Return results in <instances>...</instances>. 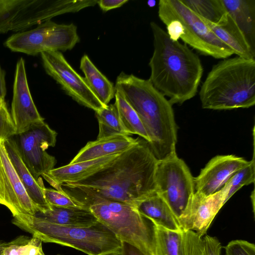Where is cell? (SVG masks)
I'll list each match as a JSON object with an SVG mask.
<instances>
[{
  "label": "cell",
  "mask_w": 255,
  "mask_h": 255,
  "mask_svg": "<svg viewBox=\"0 0 255 255\" xmlns=\"http://www.w3.org/2000/svg\"><path fill=\"white\" fill-rule=\"evenodd\" d=\"M16 135V130L5 102L0 103V142Z\"/></svg>",
  "instance_id": "31"
},
{
  "label": "cell",
  "mask_w": 255,
  "mask_h": 255,
  "mask_svg": "<svg viewBox=\"0 0 255 255\" xmlns=\"http://www.w3.org/2000/svg\"><path fill=\"white\" fill-rule=\"evenodd\" d=\"M0 204L5 206V195L3 188L0 182Z\"/></svg>",
  "instance_id": "38"
},
{
  "label": "cell",
  "mask_w": 255,
  "mask_h": 255,
  "mask_svg": "<svg viewBox=\"0 0 255 255\" xmlns=\"http://www.w3.org/2000/svg\"><path fill=\"white\" fill-rule=\"evenodd\" d=\"M226 11L255 50V0H221Z\"/></svg>",
  "instance_id": "24"
},
{
  "label": "cell",
  "mask_w": 255,
  "mask_h": 255,
  "mask_svg": "<svg viewBox=\"0 0 255 255\" xmlns=\"http://www.w3.org/2000/svg\"><path fill=\"white\" fill-rule=\"evenodd\" d=\"M136 208L156 226L173 231L182 230L176 217L156 192L140 201Z\"/></svg>",
  "instance_id": "23"
},
{
  "label": "cell",
  "mask_w": 255,
  "mask_h": 255,
  "mask_svg": "<svg viewBox=\"0 0 255 255\" xmlns=\"http://www.w3.org/2000/svg\"><path fill=\"white\" fill-rule=\"evenodd\" d=\"M80 68L90 89L104 105L107 106L115 96L113 83L99 70L87 55L82 57Z\"/></svg>",
  "instance_id": "25"
},
{
  "label": "cell",
  "mask_w": 255,
  "mask_h": 255,
  "mask_svg": "<svg viewBox=\"0 0 255 255\" xmlns=\"http://www.w3.org/2000/svg\"><path fill=\"white\" fill-rule=\"evenodd\" d=\"M10 112L16 135L25 131L35 123L44 121L30 94L25 61L22 58L16 63Z\"/></svg>",
  "instance_id": "16"
},
{
  "label": "cell",
  "mask_w": 255,
  "mask_h": 255,
  "mask_svg": "<svg viewBox=\"0 0 255 255\" xmlns=\"http://www.w3.org/2000/svg\"><path fill=\"white\" fill-rule=\"evenodd\" d=\"M158 14L172 39H181L200 54L216 59H223L234 54L233 50L181 0H159Z\"/></svg>",
  "instance_id": "6"
},
{
  "label": "cell",
  "mask_w": 255,
  "mask_h": 255,
  "mask_svg": "<svg viewBox=\"0 0 255 255\" xmlns=\"http://www.w3.org/2000/svg\"><path fill=\"white\" fill-rule=\"evenodd\" d=\"M139 140L138 138L135 139L129 135H117L89 141L69 164L121 153L137 143Z\"/></svg>",
  "instance_id": "19"
},
{
  "label": "cell",
  "mask_w": 255,
  "mask_h": 255,
  "mask_svg": "<svg viewBox=\"0 0 255 255\" xmlns=\"http://www.w3.org/2000/svg\"><path fill=\"white\" fill-rule=\"evenodd\" d=\"M4 145L10 160L31 200L40 210L49 209L50 206L43 194L45 187L42 180L41 178L38 182L34 178L21 158L15 139L11 137L5 140Z\"/></svg>",
  "instance_id": "21"
},
{
  "label": "cell",
  "mask_w": 255,
  "mask_h": 255,
  "mask_svg": "<svg viewBox=\"0 0 255 255\" xmlns=\"http://www.w3.org/2000/svg\"><path fill=\"white\" fill-rule=\"evenodd\" d=\"M43 194L46 201L50 206L82 207L62 191L44 187Z\"/></svg>",
  "instance_id": "32"
},
{
  "label": "cell",
  "mask_w": 255,
  "mask_h": 255,
  "mask_svg": "<svg viewBox=\"0 0 255 255\" xmlns=\"http://www.w3.org/2000/svg\"><path fill=\"white\" fill-rule=\"evenodd\" d=\"M5 76V72L0 65V103L5 102L6 93Z\"/></svg>",
  "instance_id": "37"
},
{
  "label": "cell",
  "mask_w": 255,
  "mask_h": 255,
  "mask_svg": "<svg viewBox=\"0 0 255 255\" xmlns=\"http://www.w3.org/2000/svg\"></svg>",
  "instance_id": "43"
},
{
  "label": "cell",
  "mask_w": 255,
  "mask_h": 255,
  "mask_svg": "<svg viewBox=\"0 0 255 255\" xmlns=\"http://www.w3.org/2000/svg\"><path fill=\"white\" fill-rule=\"evenodd\" d=\"M95 113L99 128L97 139L117 135H129L123 127L115 104L108 105Z\"/></svg>",
  "instance_id": "27"
},
{
  "label": "cell",
  "mask_w": 255,
  "mask_h": 255,
  "mask_svg": "<svg viewBox=\"0 0 255 255\" xmlns=\"http://www.w3.org/2000/svg\"><path fill=\"white\" fill-rule=\"evenodd\" d=\"M158 160L144 139L87 177L58 188L80 206L97 200L117 201L136 207L156 192Z\"/></svg>",
  "instance_id": "1"
},
{
  "label": "cell",
  "mask_w": 255,
  "mask_h": 255,
  "mask_svg": "<svg viewBox=\"0 0 255 255\" xmlns=\"http://www.w3.org/2000/svg\"><path fill=\"white\" fill-rule=\"evenodd\" d=\"M202 107L214 110L249 108L255 104V59L236 56L215 64L199 91Z\"/></svg>",
  "instance_id": "4"
},
{
  "label": "cell",
  "mask_w": 255,
  "mask_h": 255,
  "mask_svg": "<svg viewBox=\"0 0 255 255\" xmlns=\"http://www.w3.org/2000/svg\"><path fill=\"white\" fill-rule=\"evenodd\" d=\"M249 162L232 154L213 157L194 178L195 192L206 196L217 192L237 171Z\"/></svg>",
  "instance_id": "15"
},
{
  "label": "cell",
  "mask_w": 255,
  "mask_h": 255,
  "mask_svg": "<svg viewBox=\"0 0 255 255\" xmlns=\"http://www.w3.org/2000/svg\"><path fill=\"white\" fill-rule=\"evenodd\" d=\"M44 68L62 89L79 104L97 112L104 105L81 76L58 51L40 53Z\"/></svg>",
  "instance_id": "12"
},
{
  "label": "cell",
  "mask_w": 255,
  "mask_h": 255,
  "mask_svg": "<svg viewBox=\"0 0 255 255\" xmlns=\"http://www.w3.org/2000/svg\"><path fill=\"white\" fill-rule=\"evenodd\" d=\"M0 255H45L42 241L32 236H20L8 243L1 244Z\"/></svg>",
  "instance_id": "29"
},
{
  "label": "cell",
  "mask_w": 255,
  "mask_h": 255,
  "mask_svg": "<svg viewBox=\"0 0 255 255\" xmlns=\"http://www.w3.org/2000/svg\"><path fill=\"white\" fill-rule=\"evenodd\" d=\"M201 18L223 42L233 50L234 54L246 59H255V50L228 12L216 24Z\"/></svg>",
  "instance_id": "20"
},
{
  "label": "cell",
  "mask_w": 255,
  "mask_h": 255,
  "mask_svg": "<svg viewBox=\"0 0 255 255\" xmlns=\"http://www.w3.org/2000/svg\"><path fill=\"white\" fill-rule=\"evenodd\" d=\"M119 254H109L107 255H119Z\"/></svg>",
  "instance_id": "41"
},
{
  "label": "cell",
  "mask_w": 255,
  "mask_h": 255,
  "mask_svg": "<svg viewBox=\"0 0 255 255\" xmlns=\"http://www.w3.org/2000/svg\"><path fill=\"white\" fill-rule=\"evenodd\" d=\"M194 178L176 152L158 161L155 176L156 192L178 219L195 193Z\"/></svg>",
  "instance_id": "10"
},
{
  "label": "cell",
  "mask_w": 255,
  "mask_h": 255,
  "mask_svg": "<svg viewBox=\"0 0 255 255\" xmlns=\"http://www.w3.org/2000/svg\"><path fill=\"white\" fill-rule=\"evenodd\" d=\"M128 1V0H100L97 3L104 11L120 7Z\"/></svg>",
  "instance_id": "35"
},
{
  "label": "cell",
  "mask_w": 255,
  "mask_h": 255,
  "mask_svg": "<svg viewBox=\"0 0 255 255\" xmlns=\"http://www.w3.org/2000/svg\"><path fill=\"white\" fill-rule=\"evenodd\" d=\"M0 182L5 195V206L13 217L33 216L40 210L32 202L7 154L4 141L0 142Z\"/></svg>",
  "instance_id": "14"
},
{
  "label": "cell",
  "mask_w": 255,
  "mask_h": 255,
  "mask_svg": "<svg viewBox=\"0 0 255 255\" xmlns=\"http://www.w3.org/2000/svg\"><path fill=\"white\" fill-rule=\"evenodd\" d=\"M57 132L42 121L16 135L15 139L23 161L34 178L38 182L43 174L53 169L55 158L46 150L55 146Z\"/></svg>",
  "instance_id": "11"
},
{
  "label": "cell",
  "mask_w": 255,
  "mask_h": 255,
  "mask_svg": "<svg viewBox=\"0 0 255 255\" xmlns=\"http://www.w3.org/2000/svg\"><path fill=\"white\" fill-rule=\"evenodd\" d=\"M91 0H0V33L22 32L56 16L97 3Z\"/></svg>",
  "instance_id": "8"
},
{
  "label": "cell",
  "mask_w": 255,
  "mask_h": 255,
  "mask_svg": "<svg viewBox=\"0 0 255 255\" xmlns=\"http://www.w3.org/2000/svg\"><path fill=\"white\" fill-rule=\"evenodd\" d=\"M251 200L252 202L253 213H255V194L254 191H253L252 195H251Z\"/></svg>",
  "instance_id": "39"
},
{
  "label": "cell",
  "mask_w": 255,
  "mask_h": 255,
  "mask_svg": "<svg viewBox=\"0 0 255 255\" xmlns=\"http://www.w3.org/2000/svg\"><path fill=\"white\" fill-rule=\"evenodd\" d=\"M120 154L68 164L53 168L43 174L42 176L56 190L63 184L75 182L91 175L115 159Z\"/></svg>",
  "instance_id": "18"
},
{
  "label": "cell",
  "mask_w": 255,
  "mask_h": 255,
  "mask_svg": "<svg viewBox=\"0 0 255 255\" xmlns=\"http://www.w3.org/2000/svg\"><path fill=\"white\" fill-rule=\"evenodd\" d=\"M203 240L204 249L202 255H221L222 246L216 237L205 235Z\"/></svg>",
  "instance_id": "34"
},
{
  "label": "cell",
  "mask_w": 255,
  "mask_h": 255,
  "mask_svg": "<svg viewBox=\"0 0 255 255\" xmlns=\"http://www.w3.org/2000/svg\"><path fill=\"white\" fill-rule=\"evenodd\" d=\"M155 1L154 0L152 1H149L148 2V5H149L150 6H153L155 4Z\"/></svg>",
  "instance_id": "40"
},
{
  "label": "cell",
  "mask_w": 255,
  "mask_h": 255,
  "mask_svg": "<svg viewBox=\"0 0 255 255\" xmlns=\"http://www.w3.org/2000/svg\"><path fill=\"white\" fill-rule=\"evenodd\" d=\"M12 223L40 239L73 248L88 255L119 254L122 241L100 222L89 227L64 226L28 215L13 217Z\"/></svg>",
  "instance_id": "5"
},
{
  "label": "cell",
  "mask_w": 255,
  "mask_h": 255,
  "mask_svg": "<svg viewBox=\"0 0 255 255\" xmlns=\"http://www.w3.org/2000/svg\"><path fill=\"white\" fill-rule=\"evenodd\" d=\"M33 216L56 224L76 227H89L98 221L88 208L50 206L48 209L39 210Z\"/></svg>",
  "instance_id": "22"
},
{
  "label": "cell",
  "mask_w": 255,
  "mask_h": 255,
  "mask_svg": "<svg viewBox=\"0 0 255 255\" xmlns=\"http://www.w3.org/2000/svg\"><path fill=\"white\" fill-rule=\"evenodd\" d=\"M153 52L148 65L149 80L172 105H181L198 92L203 73L199 56L186 44L172 39L155 22H151Z\"/></svg>",
  "instance_id": "2"
},
{
  "label": "cell",
  "mask_w": 255,
  "mask_h": 255,
  "mask_svg": "<svg viewBox=\"0 0 255 255\" xmlns=\"http://www.w3.org/2000/svg\"><path fill=\"white\" fill-rule=\"evenodd\" d=\"M119 255H146L136 247L122 242V248Z\"/></svg>",
  "instance_id": "36"
},
{
  "label": "cell",
  "mask_w": 255,
  "mask_h": 255,
  "mask_svg": "<svg viewBox=\"0 0 255 255\" xmlns=\"http://www.w3.org/2000/svg\"><path fill=\"white\" fill-rule=\"evenodd\" d=\"M86 208L122 242L136 247L146 255H155L154 225L135 207L117 201L97 200Z\"/></svg>",
  "instance_id": "7"
},
{
  "label": "cell",
  "mask_w": 255,
  "mask_h": 255,
  "mask_svg": "<svg viewBox=\"0 0 255 255\" xmlns=\"http://www.w3.org/2000/svg\"><path fill=\"white\" fill-rule=\"evenodd\" d=\"M228 186L206 196L195 192L186 209L178 219L182 230H192L203 237L217 214L226 203Z\"/></svg>",
  "instance_id": "13"
},
{
  "label": "cell",
  "mask_w": 255,
  "mask_h": 255,
  "mask_svg": "<svg viewBox=\"0 0 255 255\" xmlns=\"http://www.w3.org/2000/svg\"><path fill=\"white\" fill-rule=\"evenodd\" d=\"M155 255H202V237L192 230L173 231L154 225Z\"/></svg>",
  "instance_id": "17"
},
{
  "label": "cell",
  "mask_w": 255,
  "mask_h": 255,
  "mask_svg": "<svg viewBox=\"0 0 255 255\" xmlns=\"http://www.w3.org/2000/svg\"><path fill=\"white\" fill-rule=\"evenodd\" d=\"M79 41L75 25L49 20L34 29L12 34L4 45L13 52L35 56L46 51L71 50Z\"/></svg>",
  "instance_id": "9"
},
{
  "label": "cell",
  "mask_w": 255,
  "mask_h": 255,
  "mask_svg": "<svg viewBox=\"0 0 255 255\" xmlns=\"http://www.w3.org/2000/svg\"><path fill=\"white\" fill-rule=\"evenodd\" d=\"M115 88L135 110L149 138V146L159 160L176 153L177 128L172 105L148 79L121 72Z\"/></svg>",
  "instance_id": "3"
},
{
  "label": "cell",
  "mask_w": 255,
  "mask_h": 255,
  "mask_svg": "<svg viewBox=\"0 0 255 255\" xmlns=\"http://www.w3.org/2000/svg\"><path fill=\"white\" fill-rule=\"evenodd\" d=\"M253 159L249 163L237 171L226 183L228 190L226 201L228 200L242 187L254 183L255 179V149Z\"/></svg>",
  "instance_id": "30"
},
{
  "label": "cell",
  "mask_w": 255,
  "mask_h": 255,
  "mask_svg": "<svg viewBox=\"0 0 255 255\" xmlns=\"http://www.w3.org/2000/svg\"><path fill=\"white\" fill-rule=\"evenodd\" d=\"M225 255H255V245L248 241L235 240L225 247Z\"/></svg>",
  "instance_id": "33"
},
{
  "label": "cell",
  "mask_w": 255,
  "mask_h": 255,
  "mask_svg": "<svg viewBox=\"0 0 255 255\" xmlns=\"http://www.w3.org/2000/svg\"><path fill=\"white\" fill-rule=\"evenodd\" d=\"M190 10L202 18L218 23L227 14L221 0H181Z\"/></svg>",
  "instance_id": "28"
},
{
  "label": "cell",
  "mask_w": 255,
  "mask_h": 255,
  "mask_svg": "<svg viewBox=\"0 0 255 255\" xmlns=\"http://www.w3.org/2000/svg\"><path fill=\"white\" fill-rule=\"evenodd\" d=\"M115 105L123 127L128 135L137 134L149 142V138L138 116L124 97L122 94L116 89Z\"/></svg>",
  "instance_id": "26"
},
{
  "label": "cell",
  "mask_w": 255,
  "mask_h": 255,
  "mask_svg": "<svg viewBox=\"0 0 255 255\" xmlns=\"http://www.w3.org/2000/svg\"><path fill=\"white\" fill-rule=\"evenodd\" d=\"M2 242H1V241H0V246H1V244H2Z\"/></svg>",
  "instance_id": "42"
}]
</instances>
